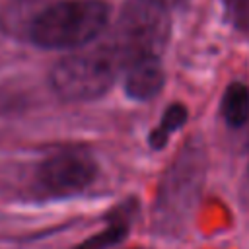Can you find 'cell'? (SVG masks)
<instances>
[{
	"label": "cell",
	"instance_id": "6da1fadb",
	"mask_svg": "<svg viewBox=\"0 0 249 249\" xmlns=\"http://www.w3.org/2000/svg\"><path fill=\"white\" fill-rule=\"evenodd\" d=\"M107 21L105 0H58L35 12L27 35L43 49H78L99 37Z\"/></svg>",
	"mask_w": 249,
	"mask_h": 249
},
{
	"label": "cell",
	"instance_id": "7a4b0ae2",
	"mask_svg": "<svg viewBox=\"0 0 249 249\" xmlns=\"http://www.w3.org/2000/svg\"><path fill=\"white\" fill-rule=\"evenodd\" d=\"M206 175L204 146L193 138L183 144L167 171L163 173L154 204V226L161 233H173L187 222V214L196 202Z\"/></svg>",
	"mask_w": 249,
	"mask_h": 249
},
{
	"label": "cell",
	"instance_id": "3957f363",
	"mask_svg": "<svg viewBox=\"0 0 249 249\" xmlns=\"http://www.w3.org/2000/svg\"><path fill=\"white\" fill-rule=\"evenodd\" d=\"M169 31L171 21L165 6L154 0H126L107 47L121 66H128L140 58H160Z\"/></svg>",
	"mask_w": 249,
	"mask_h": 249
},
{
	"label": "cell",
	"instance_id": "277c9868",
	"mask_svg": "<svg viewBox=\"0 0 249 249\" xmlns=\"http://www.w3.org/2000/svg\"><path fill=\"white\" fill-rule=\"evenodd\" d=\"M119 60L109 47L60 58L51 70L53 91L64 101H93L103 97L117 74Z\"/></svg>",
	"mask_w": 249,
	"mask_h": 249
},
{
	"label": "cell",
	"instance_id": "5b68a950",
	"mask_svg": "<svg viewBox=\"0 0 249 249\" xmlns=\"http://www.w3.org/2000/svg\"><path fill=\"white\" fill-rule=\"evenodd\" d=\"M97 175L95 160L84 150H62L49 156L37 169V183L43 193L68 196L86 191Z\"/></svg>",
	"mask_w": 249,
	"mask_h": 249
},
{
	"label": "cell",
	"instance_id": "8992f818",
	"mask_svg": "<svg viewBox=\"0 0 249 249\" xmlns=\"http://www.w3.org/2000/svg\"><path fill=\"white\" fill-rule=\"evenodd\" d=\"M165 84V74L160 58H140L126 66L124 93L134 101L156 97Z\"/></svg>",
	"mask_w": 249,
	"mask_h": 249
},
{
	"label": "cell",
	"instance_id": "52a82bcc",
	"mask_svg": "<svg viewBox=\"0 0 249 249\" xmlns=\"http://www.w3.org/2000/svg\"><path fill=\"white\" fill-rule=\"evenodd\" d=\"M136 204L134 200H126L121 206L113 208L107 214V228L91 237H88L84 243H80L76 249H107L115 243H119L121 239H124L128 235L130 230V216L134 214Z\"/></svg>",
	"mask_w": 249,
	"mask_h": 249
},
{
	"label": "cell",
	"instance_id": "ba28073f",
	"mask_svg": "<svg viewBox=\"0 0 249 249\" xmlns=\"http://www.w3.org/2000/svg\"><path fill=\"white\" fill-rule=\"evenodd\" d=\"M220 113L224 121L233 128H239L249 121V89L245 84L231 82L226 88Z\"/></svg>",
	"mask_w": 249,
	"mask_h": 249
},
{
	"label": "cell",
	"instance_id": "9c48e42d",
	"mask_svg": "<svg viewBox=\"0 0 249 249\" xmlns=\"http://www.w3.org/2000/svg\"><path fill=\"white\" fill-rule=\"evenodd\" d=\"M187 117H189V113H187V107H185L183 103H171V105L163 111V115H161V119H160V124H158L156 128H152V132H150V136H148L150 148L161 150V148L167 144L169 136H171L175 130H179V128L187 123Z\"/></svg>",
	"mask_w": 249,
	"mask_h": 249
},
{
	"label": "cell",
	"instance_id": "30bf717a",
	"mask_svg": "<svg viewBox=\"0 0 249 249\" xmlns=\"http://www.w3.org/2000/svg\"><path fill=\"white\" fill-rule=\"evenodd\" d=\"M226 14L233 27L249 31V0H224Z\"/></svg>",
	"mask_w": 249,
	"mask_h": 249
},
{
	"label": "cell",
	"instance_id": "8fae6325",
	"mask_svg": "<svg viewBox=\"0 0 249 249\" xmlns=\"http://www.w3.org/2000/svg\"><path fill=\"white\" fill-rule=\"evenodd\" d=\"M154 2H158V4H161V6H165V8H169V6H173V4H179L181 0H154Z\"/></svg>",
	"mask_w": 249,
	"mask_h": 249
},
{
	"label": "cell",
	"instance_id": "7c38bea8",
	"mask_svg": "<svg viewBox=\"0 0 249 249\" xmlns=\"http://www.w3.org/2000/svg\"><path fill=\"white\" fill-rule=\"evenodd\" d=\"M132 249H144V247H132Z\"/></svg>",
	"mask_w": 249,
	"mask_h": 249
}]
</instances>
